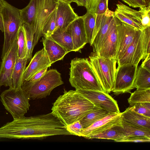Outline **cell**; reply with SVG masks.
Here are the masks:
<instances>
[{"instance_id":"cell-1","label":"cell","mask_w":150,"mask_h":150,"mask_svg":"<svg viewBox=\"0 0 150 150\" xmlns=\"http://www.w3.org/2000/svg\"><path fill=\"white\" fill-rule=\"evenodd\" d=\"M6 138L42 139L56 135H71L66 126L52 112L13 119L4 125Z\"/></svg>"},{"instance_id":"cell-2","label":"cell","mask_w":150,"mask_h":150,"mask_svg":"<svg viewBox=\"0 0 150 150\" xmlns=\"http://www.w3.org/2000/svg\"><path fill=\"white\" fill-rule=\"evenodd\" d=\"M94 105L78 91L64 89L53 103L52 113L66 126L79 121L91 111Z\"/></svg>"},{"instance_id":"cell-3","label":"cell","mask_w":150,"mask_h":150,"mask_svg":"<svg viewBox=\"0 0 150 150\" xmlns=\"http://www.w3.org/2000/svg\"><path fill=\"white\" fill-rule=\"evenodd\" d=\"M69 69V81L76 89L104 91L88 58L72 59Z\"/></svg>"},{"instance_id":"cell-4","label":"cell","mask_w":150,"mask_h":150,"mask_svg":"<svg viewBox=\"0 0 150 150\" xmlns=\"http://www.w3.org/2000/svg\"><path fill=\"white\" fill-rule=\"evenodd\" d=\"M4 28V40L2 48L1 59L11 47L17 39L18 31L23 22L20 9L11 5L4 0L0 11Z\"/></svg>"},{"instance_id":"cell-5","label":"cell","mask_w":150,"mask_h":150,"mask_svg":"<svg viewBox=\"0 0 150 150\" xmlns=\"http://www.w3.org/2000/svg\"><path fill=\"white\" fill-rule=\"evenodd\" d=\"M63 83L60 73L56 69H51L37 81H24L21 88L30 99H39L49 96L54 88Z\"/></svg>"},{"instance_id":"cell-6","label":"cell","mask_w":150,"mask_h":150,"mask_svg":"<svg viewBox=\"0 0 150 150\" xmlns=\"http://www.w3.org/2000/svg\"><path fill=\"white\" fill-rule=\"evenodd\" d=\"M89 62L103 91L108 93L112 90L116 72V59L92 53Z\"/></svg>"},{"instance_id":"cell-7","label":"cell","mask_w":150,"mask_h":150,"mask_svg":"<svg viewBox=\"0 0 150 150\" xmlns=\"http://www.w3.org/2000/svg\"><path fill=\"white\" fill-rule=\"evenodd\" d=\"M0 98L5 109L11 114L13 119L24 117L29 110L30 98L21 88H9L1 93Z\"/></svg>"},{"instance_id":"cell-8","label":"cell","mask_w":150,"mask_h":150,"mask_svg":"<svg viewBox=\"0 0 150 150\" xmlns=\"http://www.w3.org/2000/svg\"><path fill=\"white\" fill-rule=\"evenodd\" d=\"M138 65L129 64L118 66L112 92L116 95L130 93L135 88L134 83Z\"/></svg>"},{"instance_id":"cell-9","label":"cell","mask_w":150,"mask_h":150,"mask_svg":"<svg viewBox=\"0 0 150 150\" xmlns=\"http://www.w3.org/2000/svg\"><path fill=\"white\" fill-rule=\"evenodd\" d=\"M59 0H37V10L35 22V32L33 48L43 35L42 29L49 16L56 8Z\"/></svg>"},{"instance_id":"cell-10","label":"cell","mask_w":150,"mask_h":150,"mask_svg":"<svg viewBox=\"0 0 150 150\" xmlns=\"http://www.w3.org/2000/svg\"><path fill=\"white\" fill-rule=\"evenodd\" d=\"M18 47L17 38L11 48L1 59L0 67V87L4 86L13 88L11 76L18 57Z\"/></svg>"},{"instance_id":"cell-11","label":"cell","mask_w":150,"mask_h":150,"mask_svg":"<svg viewBox=\"0 0 150 150\" xmlns=\"http://www.w3.org/2000/svg\"><path fill=\"white\" fill-rule=\"evenodd\" d=\"M76 90L94 106L112 113L120 112L117 101L108 93L97 91Z\"/></svg>"},{"instance_id":"cell-12","label":"cell","mask_w":150,"mask_h":150,"mask_svg":"<svg viewBox=\"0 0 150 150\" xmlns=\"http://www.w3.org/2000/svg\"><path fill=\"white\" fill-rule=\"evenodd\" d=\"M117 32V61L132 43L140 30L136 29L115 18Z\"/></svg>"},{"instance_id":"cell-13","label":"cell","mask_w":150,"mask_h":150,"mask_svg":"<svg viewBox=\"0 0 150 150\" xmlns=\"http://www.w3.org/2000/svg\"><path fill=\"white\" fill-rule=\"evenodd\" d=\"M122 112L112 113L96 121L89 127L83 129L82 137L87 138L116 126H122Z\"/></svg>"},{"instance_id":"cell-14","label":"cell","mask_w":150,"mask_h":150,"mask_svg":"<svg viewBox=\"0 0 150 150\" xmlns=\"http://www.w3.org/2000/svg\"><path fill=\"white\" fill-rule=\"evenodd\" d=\"M142 30H140L132 43L122 57L117 61L118 66L138 65L143 56Z\"/></svg>"},{"instance_id":"cell-15","label":"cell","mask_w":150,"mask_h":150,"mask_svg":"<svg viewBox=\"0 0 150 150\" xmlns=\"http://www.w3.org/2000/svg\"><path fill=\"white\" fill-rule=\"evenodd\" d=\"M116 6L113 13L115 18L139 30L145 28L142 24V12L140 9L139 11L134 10L119 1Z\"/></svg>"},{"instance_id":"cell-16","label":"cell","mask_w":150,"mask_h":150,"mask_svg":"<svg viewBox=\"0 0 150 150\" xmlns=\"http://www.w3.org/2000/svg\"><path fill=\"white\" fill-rule=\"evenodd\" d=\"M117 46V23L113 15L101 49L97 54L106 58L116 59Z\"/></svg>"},{"instance_id":"cell-17","label":"cell","mask_w":150,"mask_h":150,"mask_svg":"<svg viewBox=\"0 0 150 150\" xmlns=\"http://www.w3.org/2000/svg\"><path fill=\"white\" fill-rule=\"evenodd\" d=\"M79 17L70 4L59 1L56 8V29L65 30Z\"/></svg>"},{"instance_id":"cell-18","label":"cell","mask_w":150,"mask_h":150,"mask_svg":"<svg viewBox=\"0 0 150 150\" xmlns=\"http://www.w3.org/2000/svg\"><path fill=\"white\" fill-rule=\"evenodd\" d=\"M44 48L37 52L26 68L23 76L24 81H28L36 74L41 70L51 66Z\"/></svg>"},{"instance_id":"cell-19","label":"cell","mask_w":150,"mask_h":150,"mask_svg":"<svg viewBox=\"0 0 150 150\" xmlns=\"http://www.w3.org/2000/svg\"><path fill=\"white\" fill-rule=\"evenodd\" d=\"M67 29L72 37L74 51L79 52L87 43L83 20L82 16H79L74 21Z\"/></svg>"},{"instance_id":"cell-20","label":"cell","mask_w":150,"mask_h":150,"mask_svg":"<svg viewBox=\"0 0 150 150\" xmlns=\"http://www.w3.org/2000/svg\"><path fill=\"white\" fill-rule=\"evenodd\" d=\"M50 63L52 64L59 60H62L69 52L50 37H43L41 40Z\"/></svg>"},{"instance_id":"cell-21","label":"cell","mask_w":150,"mask_h":150,"mask_svg":"<svg viewBox=\"0 0 150 150\" xmlns=\"http://www.w3.org/2000/svg\"><path fill=\"white\" fill-rule=\"evenodd\" d=\"M122 119L132 125L150 129V117L139 114L134 111L132 107L122 112Z\"/></svg>"},{"instance_id":"cell-22","label":"cell","mask_w":150,"mask_h":150,"mask_svg":"<svg viewBox=\"0 0 150 150\" xmlns=\"http://www.w3.org/2000/svg\"><path fill=\"white\" fill-rule=\"evenodd\" d=\"M28 62L26 57L22 58L18 57L11 76L13 88L15 89L21 88L24 81V75Z\"/></svg>"},{"instance_id":"cell-23","label":"cell","mask_w":150,"mask_h":150,"mask_svg":"<svg viewBox=\"0 0 150 150\" xmlns=\"http://www.w3.org/2000/svg\"><path fill=\"white\" fill-rule=\"evenodd\" d=\"M50 37L65 48L69 52L74 51L72 37L67 29L65 30L57 29Z\"/></svg>"},{"instance_id":"cell-24","label":"cell","mask_w":150,"mask_h":150,"mask_svg":"<svg viewBox=\"0 0 150 150\" xmlns=\"http://www.w3.org/2000/svg\"><path fill=\"white\" fill-rule=\"evenodd\" d=\"M112 113L95 106L91 111L85 115L80 120L83 129L87 128L96 121Z\"/></svg>"},{"instance_id":"cell-25","label":"cell","mask_w":150,"mask_h":150,"mask_svg":"<svg viewBox=\"0 0 150 150\" xmlns=\"http://www.w3.org/2000/svg\"><path fill=\"white\" fill-rule=\"evenodd\" d=\"M122 126H120L119 129L122 133L124 138L136 136H144L150 138V129L132 125L122 119Z\"/></svg>"},{"instance_id":"cell-26","label":"cell","mask_w":150,"mask_h":150,"mask_svg":"<svg viewBox=\"0 0 150 150\" xmlns=\"http://www.w3.org/2000/svg\"><path fill=\"white\" fill-rule=\"evenodd\" d=\"M36 10L37 0H30L27 6L20 9L23 23H26L35 29Z\"/></svg>"},{"instance_id":"cell-27","label":"cell","mask_w":150,"mask_h":150,"mask_svg":"<svg viewBox=\"0 0 150 150\" xmlns=\"http://www.w3.org/2000/svg\"><path fill=\"white\" fill-rule=\"evenodd\" d=\"M134 86L137 89L150 88V71L141 66L138 67Z\"/></svg>"},{"instance_id":"cell-28","label":"cell","mask_w":150,"mask_h":150,"mask_svg":"<svg viewBox=\"0 0 150 150\" xmlns=\"http://www.w3.org/2000/svg\"><path fill=\"white\" fill-rule=\"evenodd\" d=\"M120 126H116L105 130L99 133L90 136L87 138L111 139L117 142H120L124 138L122 133L119 129Z\"/></svg>"},{"instance_id":"cell-29","label":"cell","mask_w":150,"mask_h":150,"mask_svg":"<svg viewBox=\"0 0 150 150\" xmlns=\"http://www.w3.org/2000/svg\"><path fill=\"white\" fill-rule=\"evenodd\" d=\"M86 36L87 43L91 46L96 18V13L87 11L86 14L82 16Z\"/></svg>"},{"instance_id":"cell-30","label":"cell","mask_w":150,"mask_h":150,"mask_svg":"<svg viewBox=\"0 0 150 150\" xmlns=\"http://www.w3.org/2000/svg\"><path fill=\"white\" fill-rule=\"evenodd\" d=\"M22 26L24 31L26 43L27 53L26 57L28 59V62H29L32 58L35 29L25 23H23Z\"/></svg>"},{"instance_id":"cell-31","label":"cell","mask_w":150,"mask_h":150,"mask_svg":"<svg viewBox=\"0 0 150 150\" xmlns=\"http://www.w3.org/2000/svg\"><path fill=\"white\" fill-rule=\"evenodd\" d=\"M128 101L130 105L132 106L138 103H150V88L137 89L131 93Z\"/></svg>"},{"instance_id":"cell-32","label":"cell","mask_w":150,"mask_h":150,"mask_svg":"<svg viewBox=\"0 0 150 150\" xmlns=\"http://www.w3.org/2000/svg\"><path fill=\"white\" fill-rule=\"evenodd\" d=\"M56 8L51 13L45 22L42 29V34L44 37H50L56 29Z\"/></svg>"},{"instance_id":"cell-33","label":"cell","mask_w":150,"mask_h":150,"mask_svg":"<svg viewBox=\"0 0 150 150\" xmlns=\"http://www.w3.org/2000/svg\"><path fill=\"white\" fill-rule=\"evenodd\" d=\"M18 56L19 58H22L26 56L27 46L24 31L22 25L19 28L18 36Z\"/></svg>"},{"instance_id":"cell-34","label":"cell","mask_w":150,"mask_h":150,"mask_svg":"<svg viewBox=\"0 0 150 150\" xmlns=\"http://www.w3.org/2000/svg\"><path fill=\"white\" fill-rule=\"evenodd\" d=\"M143 56L144 59L150 54V26L145 27L142 30Z\"/></svg>"},{"instance_id":"cell-35","label":"cell","mask_w":150,"mask_h":150,"mask_svg":"<svg viewBox=\"0 0 150 150\" xmlns=\"http://www.w3.org/2000/svg\"><path fill=\"white\" fill-rule=\"evenodd\" d=\"M132 109L137 113L150 117V103H138L132 106Z\"/></svg>"},{"instance_id":"cell-36","label":"cell","mask_w":150,"mask_h":150,"mask_svg":"<svg viewBox=\"0 0 150 150\" xmlns=\"http://www.w3.org/2000/svg\"><path fill=\"white\" fill-rule=\"evenodd\" d=\"M150 4L139 8L142 12L141 23L144 27L150 26Z\"/></svg>"},{"instance_id":"cell-37","label":"cell","mask_w":150,"mask_h":150,"mask_svg":"<svg viewBox=\"0 0 150 150\" xmlns=\"http://www.w3.org/2000/svg\"><path fill=\"white\" fill-rule=\"evenodd\" d=\"M67 131L71 135L82 137V132L83 128L79 121H76L66 126Z\"/></svg>"},{"instance_id":"cell-38","label":"cell","mask_w":150,"mask_h":150,"mask_svg":"<svg viewBox=\"0 0 150 150\" xmlns=\"http://www.w3.org/2000/svg\"><path fill=\"white\" fill-rule=\"evenodd\" d=\"M130 7L140 8L146 6L150 3V0H121Z\"/></svg>"},{"instance_id":"cell-39","label":"cell","mask_w":150,"mask_h":150,"mask_svg":"<svg viewBox=\"0 0 150 150\" xmlns=\"http://www.w3.org/2000/svg\"><path fill=\"white\" fill-rule=\"evenodd\" d=\"M150 142V137L144 136H136L125 137L122 139L120 142Z\"/></svg>"},{"instance_id":"cell-40","label":"cell","mask_w":150,"mask_h":150,"mask_svg":"<svg viewBox=\"0 0 150 150\" xmlns=\"http://www.w3.org/2000/svg\"><path fill=\"white\" fill-rule=\"evenodd\" d=\"M100 0H87V11L96 13L98 5Z\"/></svg>"},{"instance_id":"cell-41","label":"cell","mask_w":150,"mask_h":150,"mask_svg":"<svg viewBox=\"0 0 150 150\" xmlns=\"http://www.w3.org/2000/svg\"><path fill=\"white\" fill-rule=\"evenodd\" d=\"M48 68L42 69L35 74L28 81L30 82H34L37 81L40 79L46 73Z\"/></svg>"},{"instance_id":"cell-42","label":"cell","mask_w":150,"mask_h":150,"mask_svg":"<svg viewBox=\"0 0 150 150\" xmlns=\"http://www.w3.org/2000/svg\"><path fill=\"white\" fill-rule=\"evenodd\" d=\"M140 66L150 71V54L146 57Z\"/></svg>"},{"instance_id":"cell-43","label":"cell","mask_w":150,"mask_h":150,"mask_svg":"<svg viewBox=\"0 0 150 150\" xmlns=\"http://www.w3.org/2000/svg\"><path fill=\"white\" fill-rule=\"evenodd\" d=\"M73 2L76 3L78 6H84L87 7V0H73Z\"/></svg>"},{"instance_id":"cell-44","label":"cell","mask_w":150,"mask_h":150,"mask_svg":"<svg viewBox=\"0 0 150 150\" xmlns=\"http://www.w3.org/2000/svg\"><path fill=\"white\" fill-rule=\"evenodd\" d=\"M0 30L2 32H4V28L2 18L0 12Z\"/></svg>"},{"instance_id":"cell-45","label":"cell","mask_w":150,"mask_h":150,"mask_svg":"<svg viewBox=\"0 0 150 150\" xmlns=\"http://www.w3.org/2000/svg\"><path fill=\"white\" fill-rule=\"evenodd\" d=\"M64 2L70 4L71 3L73 2V0H59Z\"/></svg>"},{"instance_id":"cell-46","label":"cell","mask_w":150,"mask_h":150,"mask_svg":"<svg viewBox=\"0 0 150 150\" xmlns=\"http://www.w3.org/2000/svg\"><path fill=\"white\" fill-rule=\"evenodd\" d=\"M4 0H0V12L4 4Z\"/></svg>"}]
</instances>
